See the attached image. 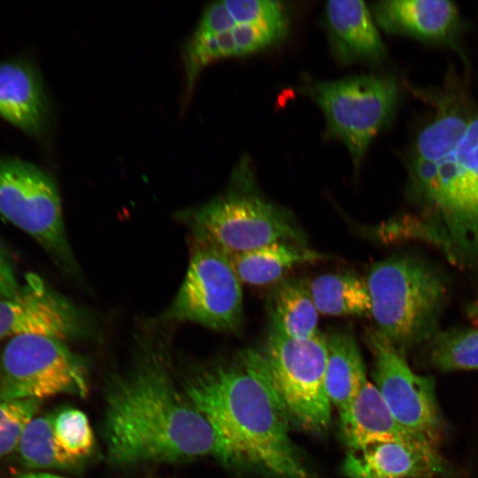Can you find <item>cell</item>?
<instances>
[{"mask_svg":"<svg viewBox=\"0 0 478 478\" xmlns=\"http://www.w3.org/2000/svg\"><path fill=\"white\" fill-rule=\"evenodd\" d=\"M104 440L110 460L129 466L214 456L227 463L215 428L173 384L161 345L144 349L106 396Z\"/></svg>","mask_w":478,"mask_h":478,"instance_id":"obj_1","label":"cell"},{"mask_svg":"<svg viewBox=\"0 0 478 478\" xmlns=\"http://www.w3.org/2000/svg\"><path fill=\"white\" fill-rule=\"evenodd\" d=\"M183 391L217 431L227 463L277 478H308L262 351L247 349L232 362L195 372Z\"/></svg>","mask_w":478,"mask_h":478,"instance_id":"obj_2","label":"cell"},{"mask_svg":"<svg viewBox=\"0 0 478 478\" xmlns=\"http://www.w3.org/2000/svg\"><path fill=\"white\" fill-rule=\"evenodd\" d=\"M366 282L375 330L401 353L441 330L450 283L433 262L413 253L395 254L374 264Z\"/></svg>","mask_w":478,"mask_h":478,"instance_id":"obj_3","label":"cell"},{"mask_svg":"<svg viewBox=\"0 0 478 478\" xmlns=\"http://www.w3.org/2000/svg\"><path fill=\"white\" fill-rule=\"evenodd\" d=\"M179 214L197 243L226 254L277 241L305 244V235L292 215L256 190L251 164L246 158L235 169L231 185L225 193Z\"/></svg>","mask_w":478,"mask_h":478,"instance_id":"obj_4","label":"cell"},{"mask_svg":"<svg viewBox=\"0 0 478 478\" xmlns=\"http://www.w3.org/2000/svg\"><path fill=\"white\" fill-rule=\"evenodd\" d=\"M305 91L321 109L330 136L340 140L358 168L374 137L391 120L399 99L396 81L386 75H358L312 81Z\"/></svg>","mask_w":478,"mask_h":478,"instance_id":"obj_5","label":"cell"},{"mask_svg":"<svg viewBox=\"0 0 478 478\" xmlns=\"http://www.w3.org/2000/svg\"><path fill=\"white\" fill-rule=\"evenodd\" d=\"M262 352L290 423L323 433L332 409L325 384L327 336L296 339L269 331Z\"/></svg>","mask_w":478,"mask_h":478,"instance_id":"obj_6","label":"cell"},{"mask_svg":"<svg viewBox=\"0 0 478 478\" xmlns=\"http://www.w3.org/2000/svg\"><path fill=\"white\" fill-rule=\"evenodd\" d=\"M0 215L35 238L65 268L76 270L58 190L44 170L21 158L0 157Z\"/></svg>","mask_w":478,"mask_h":478,"instance_id":"obj_7","label":"cell"},{"mask_svg":"<svg viewBox=\"0 0 478 478\" xmlns=\"http://www.w3.org/2000/svg\"><path fill=\"white\" fill-rule=\"evenodd\" d=\"M83 363L64 341L42 335L12 338L0 359V401L87 391Z\"/></svg>","mask_w":478,"mask_h":478,"instance_id":"obj_8","label":"cell"},{"mask_svg":"<svg viewBox=\"0 0 478 478\" xmlns=\"http://www.w3.org/2000/svg\"><path fill=\"white\" fill-rule=\"evenodd\" d=\"M241 283L227 254L196 243L185 278L164 320L236 332L243 323Z\"/></svg>","mask_w":478,"mask_h":478,"instance_id":"obj_9","label":"cell"},{"mask_svg":"<svg viewBox=\"0 0 478 478\" xmlns=\"http://www.w3.org/2000/svg\"><path fill=\"white\" fill-rule=\"evenodd\" d=\"M374 358V385L398 424L436 448L444 433L432 377L415 374L405 356L379 332L369 333Z\"/></svg>","mask_w":478,"mask_h":478,"instance_id":"obj_10","label":"cell"},{"mask_svg":"<svg viewBox=\"0 0 478 478\" xmlns=\"http://www.w3.org/2000/svg\"><path fill=\"white\" fill-rule=\"evenodd\" d=\"M14 296L0 297V341L21 335H42L62 341L88 333V320L75 305L39 280Z\"/></svg>","mask_w":478,"mask_h":478,"instance_id":"obj_11","label":"cell"},{"mask_svg":"<svg viewBox=\"0 0 478 478\" xmlns=\"http://www.w3.org/2000/svg\"><path fill=\"white\" fill-rule=\"evenodd\" d=\"M342 471L348 478H434L450 474L436 448L419 441L384 442L349 451Z\"/></svg>","mask_w":478,"mask_h":478,"instance_id":"obj_12","label":"cell"},{"mask_svg":"<svg viewBox=\"0 0 478 478\" xmlns=\"http://www.w3.org/2000/svg\"><path fill=\"white\" fill-rule=\"evenodd\" d=\"M0 118L31 136H39L48 118L38 72L24 58L0 62Z\"/></svg>","mask_w":478,"mask_h":478,"instance_id":"obj_13","label":"cell"},{"mask_svg":"<svg viewBox=\"0 0 478 478\" xmlns=\"http://www.w3.org/2000/svg\"><path fill=\"white\" fill-rule=\"evenodd\" d=\"M324 21L332 51L339 61L371 63L385 56L384 43L364 2L328 1Z\"/></svg>","mask_w":478,"mask_h":478,"instance_id":"obj_14","label":"cell"},{"mask_svg":"<svg viewBox=\"0 0 478 478\" xmlns=\"http://www.w3.org/2000/svg\"><path fill=\"white\" fill-rule=\"evenodd\" d=\"M372 10L384 30L428 41L449 39L459 21L456 5L444 0L381 1Z\"/></svg>","mask_w":478,"mask_h":478,"instance_id":"obj_15","label":"cell"},{"mask_svg":"<svg viewBox=\"0 0 478 478\" xmlns=\"http://www.w3.org/2000/svg\"><path fill=\"white\" fill-rule=\"evenodd\" d=\"M339 416L340 432L349 451L384 442H422L398 424L377 387L368 380L351 405Z\"/></svg>","mask_w":478,"mask_h":478,"instance_id":"obj_16","label":"cell"},{"mask_svg":"<svg viewBox=\"0 0 478 478\" xmlns=\"http://www.w3.org/2000/svg\"><path fill=\"white\" fill-rule=\"evenodd\" d=\"M470 117L457 108H443L419 134L409 166L408 189L428 181L455 150Z\"/></svg>","mask_w":478,"mask_h":478,"instance_id":"obj_17","label":"cell"},{"mask_svg":"<svg viewBox=\"0 0 478 478\" xmlns=\"http://www.w3.org/2000/svg\"><path fill=\"white\" fill-rule=\"evenodd\" d=\"M227 255L240 281L256 286L276 283L293 266L328 258L304 243L291 241H277Z\"/></svg>","mask_w":478,"mask_h":478,"instance_id":"obj_18","label":"cell"},{"mask_svg":"<svg viewBox=\"0 0 478 478\" xmlns=\"http://www.w3.org/2000/svg\"><path fill=\"white\" fill-rule=\"evenodd\" d=\"M269 331L281 335L305 339L320 332L318 315L308 281L299 278H283L274 283L267 297Z\"/></svg>","mask_w":478,"mask_h":478,"instance_id":"obj_19","label":"cell"},{"mask_svg":"<svg viewBox=\"0 0 478 478\" xmlns=\"http://www.w3.org/2000/svg\"><path fill=\"white\" fill-rule=\"evenodd\" d=\"M326 389L338 412L345 411L358 397L367 379L363 358L354 335L337 331L327 336Z\"/></svg>","mask_w":478,"mask_h":478,"instance_id":"obj_20","label":"cell"},{"mask_svg":"<svg viewBox=\"0 0 478 478\" xmlns=\"http://www.w3.org/2000/svg\"><path fill=\"white\" fill-rule=\"evenodd\" d=\"M319 313L367 316L371 304L366 280L352 273L325 274L308 282Z\"/></svg>","mask_w":478,"mask_h":478,"instance_id":"obj_21","label":"cell"},{"mask_svg":"<svg viewBox=\"0 0 478 478\" xmlns=\"http://www.w3.org/2000/svg\"><path fill=\"white\" fill-rule=\"evenodd\" d=\"M421 347L423 361L437 370L478 369V328L440 330Z\"/></svg>","mask_w":478,"mask_h":478,"instance_id":"obj_22","label":"cell"},{"mask_svg":"<svg viewBox=\"0 0 478 478\" xmlns=\"http://www.w3.org/2000/svg\"><path fill=\"white\" fill-rule=\"evenodd\" d=\"M16 450L22 462L30 467L66 466L55 440L53 419L47 416H35L27 423Z\"/></svg>","mask_w":478,"mask_h":478,"instance_id":"obj_23","label":"cell"},{"mask_svg":"<svg viewBox=\"0 0 478 478\" xmlns=\"http://www.w3.org/2000/svg\"><path fill=\"white\" fill-rule=\"evenodd\" d=\"M55 440L66 466L88 455L94 445V436L86 414L78 409H66L53 418Z\"/></svg>","mask_w":478,"mask_h":478,"instance_id":"obj_24","label":"cell"},{"mask_svg":"<svg viewBox=\"0 0 478 478\" xmlns=\"http://www.w3.org/2000/svg\"><path fill=\"white\" fill-rule=\"evenodd\" d=\"M224 4L236 25L251 24L288 32V15L281 2L228 0Z\"/></svg>","mask_w":478,"mask_h":478,"instance_id":"obj_25","label":"cell"},{"mask_svg":"<svg viewBox=\"0 0 478 478\" xmlns=\"http://www.w3.org/2000/svg\"><path fill=\"white\" fill-rule=\"evenodd\" d=\"M38 400L0 401V458L16 450L27 423L35 416Z\"/></svg>","mask_w":478,"mask_h":478,"instance_id":"obj_26","label":"cell"},{"mask_svg":"<svg viewBox=\"0 0 478 478\" xmlns=\"http://www.w3.org/2000/svg\"><path fill=\"white\" fill-rule=\"evenodd\" d=\"M235 25L224 1L213 2L204 10L195 34H219L233 28Z\"/></svg>","mask_w":478,"mask_h":478,"instance_id":"obj_27","label":"cell"},{"mask_svg":"<svg viewBox=\"0 0 478 478\" xmlns=\"http://www.w3.org/2000/svg\"><path fill=\"white\" fill-rule=\"evenodd\" d=\"M20 289L12 264L0 246V297H12Z\"/></svg>","mask_w":478,"mask_h":478,"instance_id":"obj_28","label":"cell"},{"mask_svg":"<svg viewBox=\"0 0 478 478\" xmlns=\"http://www.w3.org/2000/svg\"><path fill=\"white\" fill-rule=\"evenodd\" d=\"M18 478H65L46 473H27L19 475Z\"/></svg>","mask_w":478,"mask_h":478,"instance_id":"obj_29","label":"cell"}]
</instances>
